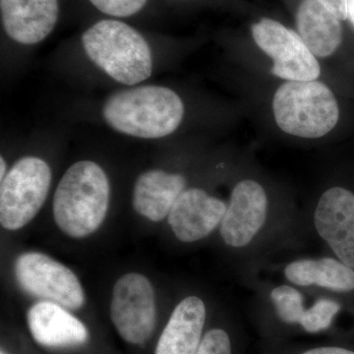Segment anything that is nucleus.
I'll return each instance as SVG.
<instances>
[{
    "label": "nucleus",
    "mask_w": 354,
    "mask_h": 354,
    "mask_svg": "<svg viewBox=\"0 0 354 354\" xmlns=\"http://www.w3.org/2000/svg\"><path fill=\"white\" fill-rule=\"evenodd\" d=\"M299 221L274 207L261 181L243 178L230 190L218 234L223 245L239 257L241 265H256L291 241Z\"/></svg>",
    "instance_id": "nucleus-1"
},
{
    "label": "nucleus",
    "mask_w": 354,
    "mask_h": 354,
    "mask_svg": "<svg viewBox=\"0 0 354 354\" xmlns=\"http://www.w3.org/2000/svg\"><path fill=\"white\" fill-rule=\"evenodd\" d=\"M185 108L180 95L160 85L131 86L113 93L102 116L113 131L138 139H160L180 127Z\"/></svg>",
    "instance_id": "nucleus-2"
},
{
    "label": "nucleus",
    "mask_w": 354,
    "mask_h": 354,
    "mask_svg": "<svg viewBox=\"0 0 354 354\" xmlns=\"http://www.w3.org/2000/svg\"><path fill=\"white\" fill-rule=\"evenodd\" d=\"M79 39L88 60L115 82L131 87L152 76L150 41L128 21L99 18L84 30Z\"/></svg>",
    "instance_id": "nucleus-3"
},
{
    "label": "nucleus",
    "mask_w": 354,
    "mask_h": 354,
    "mask_svg": "<svg viewBox=\"0 0 354 354\" xmlns=\"http://www.w3.org/2000/svg\"><path fill=\"white\" fill-rule=\"evenodd\" d=\"M111 185L106 171L93 160L71 165L58 183L53 211L58 227L73 239L94 234L109 209Z\"/></svg>",
    "instance_id": "nucleus-4"
},
{
    "label": "nucleus",
    "mask_w": 354,
    "mask_h": 354,
    "mask_svg": "<svg viewBox=\"0 0 354 354\" xmlns=\"http://www.w3.org/2000/svg\"><path fill=\"white\" fill-rule=\"evenodd\" d=\"M272 111L279 129L304 139L322 138L339 118L334 94L318 80L286 81L274 93Z\"/></svg>",
    "instance_id": "nucleus-5"
},
{
    "label": "nucleus",
    "mask_w": 354,
    "mask_h": 354,
    "mask_svg": "<svg viewBox=\"0 0 354 354\" xmlns=\"http://www.w3.org/2000/svg\"><path fill=\"white\" fill-rule=\"evenodd\" d=\"M51 183L50 165L43 158L27 156L14 164L0 186V223L20 230L39 213Z\"/></svg>",
    "instance_id": "nucleus-6"
},
{
    "label": "nucleus",
    "mask_w": 354,
    "mask_h": 354,
    "mask_svg": "<svg viewBox=\"0 0 354 354\" xmlns=\"http://www.w3.org/2000/svg\"><path fill=\"white\" fill-rule=\"evenodd\" d=\"M15 274L21 288L34 297L72 310L85 302L80 281L69 268L44 254L31 252L16 261Z\"/></svg>",
    "instance_id": "nucleus-7"
},
{
    "label": "nucleus",
    "mask_w": 354,
    "mask_h": 354,
    "mask_svg": "<svg viewBox=\"0 0 354 354\" xmlns=\"http://www.w3.org/2000/svg\"><path fill=\"white\" fill-rule=\"evenodd\" d=\"M254 41L274 62L272 72L286 81L317 80L321 66L301 37L272 19L252 26Z\"/></svg>",
    "instance_id": "nucleus-8"
},
{
    "label": "nucleus",
    "mask_w": 354,
    "mask_h": 354,
    "mask_svg": "<svg viewBox=\"0 0 354 354\" xmlns=\"http://www.w3.org/2000/svg\"><path fill=\"white\" fill-rule=\"evenodd\" d=\"M307 221L334 257L354 269V193L342 186L327 188Z\"/></svg>",
    "instance_id": "nucleus-9"
},
{
    "label": "nucleus",
    "mask_w": 354,
    "mask_h": 354,
    "mask_svg": "<svg viewBox=\"0 0 354 354\" xmlns=\"http://www.w3.org/2000/svg\"><path fill=\"white\" fill-rule=\"evenodd\" d=\"M111 320L124 341L142 344L152 335L156 323L153 286L143 274L130 272L113 288Z\"/></svg>",
    "instance_id": "nucleus-10"
},
{
    "label": "nucleus",
    "mask_w": 354,
    "mask_h": 354,
    "mask_svg": "<svg viewBox=\"0 0 354 354\" xmlns=\"http://www.w3.org/2000/svg\"><path fill=\"white\" fill-rule=\"evenodd\" d=\"M62 0H0V21L11 43L32 46L43 43L57 29Z\"/></svg>",
    "instance_id": "nucleus-11"
},
{
    "label": "nucleus",
    "mask_w": 354,
    "mask_h": 354,
    "mask_svg": "<svg viewBox=\"0 0 354 354\" xmlns=\"http://www.w3.org/2000/svg\"><path fill=\"white\" fill-rule=\"evenodd\" d=\"M227 202L199 187H187L174 203L167 220L177 241L195 243L220 227Z\"/></svg>",
    "instance_id": "nucleus-12"
},
{
    "label": "nucleus",
    "mask_w": 354,
    "mask_h": 354,
    "mask_svg": "<svg viewBox=\"0 0 354 354\" xmlns=\"http://www.w3.org/2000/svg\"><path fill=\"white\" fill-rule=\"evenodd\" d=\"M286 283L307 292L348 293L354 290V269L332 256L304 257L281 268Z\"/></svg>",
    "instance_id": "nucleus-13"
},
{
    "label": "nucleus",
    "mask_w": 354,
    "mask_h": 354,
    "mask_svg": "<svg viewBox=\"0 0 354 354\" xmlns=\"http://www.w3.org/2000/svg\"><path fill=\"white\" fill-rule=\"evenodd\" d=\"M206 304L197 295L184 297L169 317L155 354H196L206 324Z\"/></svg>",
    "instance_id": "nucleus-14"
},
{
    "label": "nucleus",
    "mask_w": 354,
    "mask_h": 354,
    "mask_svg": "<svg viewBox=\"0 0 354 354\" xmlns=\"http://www.w3.org/2000/svg\"><path fill=\"white\" fill-rule=\"evenodd\" d=\"M28 327L35 341L46 348H71L87 342V328L62 305L51 301L32 305Z\"/></svg>",
    "instance_id": "nucleus-15"
},
{
    "label": "nucleus",
    "mask_w": 354,
    "mask_h": 354,
    "mask_svg": "<svg viewBox=\"0 0 354 354\" xmlns=\"http://www.w3.org/2000/svg\"><path fill=\"white\" fill-rule=\"evenodd\" d=\"M186 188L187 179L183 174L150 169L140 174L135 183L133 207L150 221H162Z\"/></svg>",
    "instance_id": "nucleus-16"
},
{
    "label": "nucleus",
    "mask_w": 354,
    "mask_h": 354,
    "mask_svg": "<svg viewBox=\"0 0 354 354\" xmlns=\"http://www.w3.org/2000/svg\"><path fill=\"white\" fill-rule=\"evenodd\" d=\"M339 21L316 0H304L297 15L298 35L316 57H329L342 44Z\"/></svg>",
    "instance_id": "nucleus-17"
},
{
    "label": "nucleus",
    "mask_w": 354,
    "mask_h": 354,
    "mask_svg": "<svg viewBox=\"0 0 354 354\" xmlns=\"http://www.w3.org/2000/svg\"><path fill=\"white\" fill-rule=\"evenodd\" d=\"M260 299L270 307L279 323L299 328L306 310L305 290L288 283H270L261 290Z\"/></svg>",
    "instance_id": "nucleus-18"
},
{
    "label": "nucleus",
    "mask_w": 354,
    "mask_h": 354,
    "mask_svg": "<svg viewBox=\"0 0 354 354\" xmlns=\"http://www.w3.org/2000/svg\"><path fill=\"white\" fill-rule=\"evenodd\" d=\"M316 297L305 310L299 329L309 335L321 334L330 330L335 317L341 312L342 304L337 300L315 293Z\"/></svg>",
    "instance_id": "nucleus-19"
},
{
    "label": "nucleus",
    "mask_w": 354,
    "mask_h": 354,
    "mask_svg": "<svg viewBox=\"0 0 354 354\" xmlns=\"http://www.w3.org/2000/svg\"><path fill=\"white\" fill-rule=\"evenodd\" d=\"M100 18L128 21L145 15L153 0H82Z\"/></svg>",
    "instance_id": "nucleus-20"
},
{
    "label": "nucleus",
    "mask_w": 354,
    "mask_h": 354,
    "mask_svg": "<svg viewBox=\"0 0 354 354\" xmlns=\"http://www.w3.org/2000/svg\"><path fill=\"white\" fill-rule=\"evenodd\" d=\"M234 339L227 330L213 328L203 337L196 354H234Z\"/></svg>",
    "instance_id": "nucleus-21"
},
{
    "label": "nucleus",
    "mask_w": 354,
    "mask_h": 354,
    "mask_svg": "<svg viewBox=\"0 0 354 354\" xmlns=\"http://www.w3.org/2000/svg\"><path fill=\"white\" fill-rule=\"evenodd\" d=\"M326 8L329 9L337 19H348V0H316Z\"/></svg>",
    "instance_id": "nucleus-22"
},
{
    "label": "nucleus",
    "mask_w": 354,
    "mask_h": 354,
    "mask_svg": "<svg viewBox=\"0 0 354 354\" xmlns=\"http://www.w3.org/2000/svg\"><path fill=\"white\" fill-rule=\"evenodd\" d=\"M298 354H354V351L342 346H319L305 349Z\"/></svg>",
    "instance_id": "nucleus-23"
},
{
    "label": "nucleus",
    "mask_w": 354,
    "mask_h": 354,
    "mask_svg": "<svg viewBox=\"0 0 354 354\" xmlns=\"http://www.w3.org/2000/svg\"><path fill=\"white\" fill-rule=\"evenodd\" d=\"M348 18L354 27V0H348Z\"/></svg>",
    "instance_id": "nucleus-24"
},
{
    "label": "nucleus",
    "mask_w": 354,
    "mask_h": 354,
    "mask_svg": "<svg viewBox=\"0 0 354 354\" xmlns=\"http://www.w3.org/2000/svg\"><path fill=\"white\" fill-rule=\"evenodd\" d=\"M7 165L6 160H4L3 157L0 158V179H3L7 174Z\"/></svg>",
    "instance_id": "nucleus-25"
},
{
    "label": "nucleus",
    "mask_w": 354,
    "mask_h": 354,
    "mask_svg": "<svg viewBox=\"0 0 354 354\" xmlns=\"http://www.w3.org/2000/svg\"><path fill=\"white\" fill-rule=\"evenodd\" d=\"M1 354H3V353H1Z\"/></svg>",
    "instance_id": "nucleus-26"
}]
</instances>
